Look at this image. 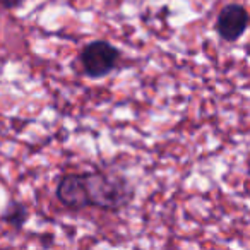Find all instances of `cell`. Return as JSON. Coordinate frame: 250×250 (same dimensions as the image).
<instances>
[{
	"label": "cell",
	"mask_w": 250,
	"mask_h": 250,
	"mask_svg": "<svg viewBox=\"0 0 250 250\" xmlns=\"http://www.w3.org/2000/svg\"><path fill=\"white\" fill-rule=\"evenodd\" d=\"M81 175L89 208L106 212H120L134 201L136 190L129 178L120 171L96 168L91 171H81Z\"/></svg>",
	"instance_id": "obj_1"
},
{
	"label": "cell",
	"mask_w": 250,
	"mask_h": 250,
	"mask_svg": "<svg viewBox=\"0 0 250 250\" xmlns=\"http://www.w3.org/2000/svg\"><path fill=\"white\" fill-rule=\"evenodd\" d=\"M122 60V52L106 40H94L83 46L79 62L84 74L91 79H101L111 74Z\"/></svg>",
	"instance_id": "obj_2"
},
{
	"label": "cell",
	"mask_w": 250,
	"mask_h": 250,
	"mask_svg": "<svg viewBox=\"0 0 250 250\" xmlns=\"http://www.w3.org/2000/svg\"><path fill=\"white\" fill-rule=\"evenodd\" d=\"M250 26V12L242 4H228L216 18V33L226 43H235Z\"/></svg>",
	"instance_id": "obj_3"
},
{
	"label": "cell",
	"mask_w": 250,
	"mask_h": 250,
	"mask_svg": "<svg viewBox=\"0 0 250 250\" xmlns=\"http://www.w3.org/2000/svg\"><path fill=\"white\" fill-rule=\"evenodd\" d=\"M55 195L60 204L72 211H83V209L89 208L81 173H65L63 177H60L55 188Z\"/></svg>",
	"instance_id": "obj_4"
},
{
	"label": "cell",
	"mask_w": 250,
	"mask_h": 250,
	"mask_svg": "<svg viewBox=\"0 0 250 250\" xmlns=\"http://www.w3.org/2000/svg\"><path fill=\"white\" fill-rule=\"evenodd\" d=\"M28 216H29L28 208H26L22 202L12 201L11 204L7 206V209H5L2 219H4L9 226H12L14 229H21L22 226H24V223L28 221Z\"/></svg>",
	"instance_id": "obj_5"
},
{
	"label": "cell",
	"mask_w": 250,
	"mask_h": 250,
	"mask_svg": "<svg viewBox=\"0 0 250 250\" xmlns=\"http://www.w3.org/2000/svg\"><path fill=\"white\" fill-rule=\"evenodd\" d=\"M24 0H0V7L4 9H18L19 5H22Z\"/></svg>",
	"instance_id": "obj_6"
},
{
	"label": "cell",
	"mask_w": 250,
	"mask_h": 250,
	"mask_svg": "<svg viewBox=\"0 0 250 250\" xmlns=\"http://www.w3.org/2000/svg\"><path fill=\"white\" fill-rule=\"evenodd\" d=\"M247 173L250 175V156H249V160H247Z\"/></svg>",
	"instance_id": "obj_7"
}]
</instances>
